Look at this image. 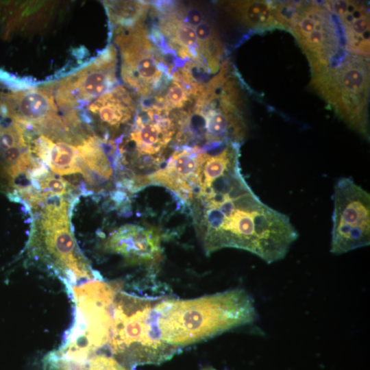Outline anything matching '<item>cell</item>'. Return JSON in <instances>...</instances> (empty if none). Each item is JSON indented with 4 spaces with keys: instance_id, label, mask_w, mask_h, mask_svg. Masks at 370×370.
<instances>
[{
    "instance_id": "20",
    "label": "cell",
    "mask_w": 370,
    "mask_h": 370,
    "mask_svg": "<svg viewBox=\"0 0 370 370\" xmlns=\"http://www.w3.org/2000/svg\"><path fill=\"white\" fill-rule=\"evenodd\" d=\"M45 367L50 370H131L106 354L93 355L78 360L49 359Z\"/></svg>"
},
{
    "instance_id": "10",
    "label": "cell",
    "mask_w": 370,
    "mask_h": 370,
    "mask_svg": "<svg viewBox=\"0 0 370 370\" xmlns=\"http://www.w3.org/2000/svg\"><path fill=\"white\" fill-rule=\"evenodd\" d=\"M128 136L119 148L122 161L136 170L156 168L174 142L176 124L171 116L156 104L140 103Z\"/></svg>"
},
{
    "instance_id": "1",
    "label": "cell",
    "mask_w": 370,
    "mask_h": 370,
    "mask_svg": "<svg viewBox=\"0 0 370 370\" xmlns=\"http://www.w3.org/2000/svg\"><path fill=\"white\" fill-rule=\"evenodd\" d=\"M190 203L208 255L233 247L270 264L283 259L299 236L288 216L265 204L253 192L239 162L201 184Z\"/></svg>"
},
{
    "instance_id": "19",
    "label": "cell",
    "mask_w": 370,
    "mask_h": 370,
    "mask_svg": "<svg viewBox=\"0 0 370 370\" xmlns=\"http://www.w3.org/2000/svg\"><path fill=\"white\" fill-rule=\"evenodd\" d=\"M103 141L89 136L79 145L81 173L89 184L95 187L108 183L113 171Z\"/></svg>"
},
{
    "instance_id": "4",
    "label": "cell",
    "mask_w": 370,
    "mask_h": 370,
    "mask_svg": "<svg viewBox=\"0 0 370 370\" xmlns=\"http://www.w3.org/2000/svg\"><path fill=\"white\" fill-rule=\"evenodd\" d=\"M164 297L136 295L121 289L116 294L109 347L123 366L130 369L139 365L160 364L180 350L161 338L157 305Z\"/></svg>"
},
{
    "instance_id": "14",
    "label": "cell",
    "mask_w": 370,
    "mask_h": 370,
    "mask_svg": "<svg viewBox=\"0 0 370 370\" xmlns=\"http://www.w3.org/2000/svg\"><path fill=\"white\" fill-rule=\"evenodd\" d=\"M206 151L197 147H179L168 162L148 176L149 182L161 184L190 202L197 194Z\"/></svg>"
},
{
    "instance_id": "5",
    "label": "cell",
    "mask_w": 370,
    "mask_h": 370,
    "mask_svg": "<svg viewBox=\"0 0 370 370\" xmlns=\"http://www.w3.org/2000/svg\"><path fill=\"white\" fill-rule=\"evenodd\" d=\"M34 207L42 212L28 243L29 256L62 280L69 291L79 282L101 279L77 247L70 229L67 203L49 196Z\"/></svg>"
},
{
    "instance_id": "11",
    "label": "cell",
    "mask_w": 370,
    "mask_h": 370,
    "mask_svg": "<svg viewBox=\"0 0 370 370\" xmlns=\"http://www.w3.org/2000/svg\"><path fill=\"white\" fill-rule=\"evenodd\" d=\"M330 252L335 255L370 243V195L351 177L334 185Z\"/></svg>"
},
{
    "instance_id": "15",
    "label": "cell",
    "mask_w": 370,
    "mask_h": 370,
    "mask_svg": "<svg viewBox=\"0 0 370 370\" xmlns=\"http://www.w3.org/2000/svg\"><path fill=\"white\" fill-rule=\"evenodd\" d=\"M106 248L122 256L130 264L157 262L162 257L161 237L152 227L125 225L112 232Z\"/></svg>"
},
{
    "instance_id": "7",
    "label": "cell",
    "mask_w": 370,
    "mask_h": 370,
    "mask_svg": "<svg viewBox=\"0 0 370 370\" xmlns=\"http://www.w3.org/2000/svg\"><path fill=\"white\" fill-rule=\"evenodd\" d=\"M145 17L121 23L113 29L121 57V75L126 87L143 100L159 93L173 69L153 42Z\"/></svg>"
},
{
    "instance_id": "8",
    "label": "cell",
    "mask_w": 370,
    "mask_h": 370,
    "mask_svg": "<svg viewBox=\"0 0 370 370\" xmlns=\"http://www.w3.org/2000/svg\"><path fill=\"white\" fill-rule=\"evenodd\" d=\"M122 288L120 281L106 282L101 279L73 286L69 293L74 300L75 321L60 348L92 356L109 342L113 301Z\"/></svg>"
},
{
    "instance_id": "2",
    "label": "cell",
    "mask_w": 370,
    "mask_h": 370,
    "mask_svg": "<svg viewBox=\"0 0 370 370\" xmlns=\"http://www.w3.org/2000/svg\"><path fill=\"white\" fill-rule=\"evenodd\" d=\"M175 121L174 142L180 147L210 151L229 144H241L247 131L243 99L228 60L203 84L190 108Z\"/></svg>"
},
{
    "instance_id": "18",
    "label": "cell",
    "mask_w": 370,
    "mask_h": 370,
    "mask_svg": "<svg viewBox=\"0 0 370 370\" xmlns=\"http://www.w3.org/2000/svg\"><path fill=\"white\" fill-rule=\"evenodd\" d=\"M236 21L254 30L282 28L278 2L268 1H224L218 3Z\"/></svg>"
},
{
    "instance_id": "6",
    "label": "cell",
    "mask_w": 370,
    "mask_h": 370,
    "mask_svg": "<svg viewBox=\"0 0 370 370\" xmlns=\"http://www.w3.org/2000/svg\"><path fill=\"white\" fill-rule=\"evenodd\" d=\"M311 86L349 128L369 138V56L345 49L330 64L312 70Z\"/></svg>"
},
{
    "instance_id": "16",
    "label": "cell",
    "mask_w": 370,
    "mask_h": 370,
    "mask_svg": "<svg viewBox=\"0 0 370 370\" xmlns=\"http://www.w3.org/2000/svg\"><path fill=\"white\" fill-rule=\"evenodd\" d=\"M322 5L334 16L347 51L369 56L370 18L367 3L357 1H324Z\"/></svg>"
},
{
    "instance_id": "9",
    "label": "cell",
    "mask_w": 370,
    "mask_h": 370,
    "mask_svg": "<svg viewBox=\"0 0 370 370\" xmlns=\"http://www.w3.org/2000/svg\"><path fill=\"white\" fill-rule=\"evenodd\" d=\"M278 5L283 29L294 35L311 70L330 64L345 50L338 24L322 3L278 1Z\"/></svg>"
},
{
    "instance_id": "17",
    "label": "cell",
    "mask_w": 370,
    "mask_h": 370,
    "mask_svg": "<svg viewBox=\"0 0 370 370\" xmlns=\"http://www.w3.org/2000/svg\"><path fill=\"white\" fill-rule=\"evenodd\" d=\"M136 95L118 85L94 100L88 108L90 117L108 132L114 134L134 120L138 107Z\"/></svg>"
},
{
    "instance_id": "12",
    "label": "cell",
    "mask_w": 370,
    "mask_h": 370,
    "mask_svg": "<svg viewBox=\"0 0 370 370\" xmlns=\"http://www.w3.org/2000/svg\"><path fill=\"white\" fill-rule=\"evenodd\" d=\"M117 50L110 45L84 67L53 82L58 105L66 110H75L111 90L117 82Z\"/></svg>"
},
{
    "instance_id": "13",
    "label": "cell",
    "mask_w": 370,
    "mask_h": 370,
    "mask_svg": "<svg viewBox=\"0 0 370 370\" xmlns=\"http://www.w3.org/2000/svg\"><path fill=\"white\" fill-rule=\"evenodd\" d=\"M157 18L151 38L162 53H169L184 63L183 66L206 72L195 27L180 15L173 1L151 4Z\"/></svg>"
},
{
    "instance_id": "3",
    "label": "cell",
    "mask_w": 370,
    "mask_h": 370,
    "mask_svg": "<svg viewBox=\"0 0 370 370\" xmlns=\"http://www.w3.org/2000/svg\"><path fill=\"white\" fill-rule=\"evenodd\" d=\"M157 310L162 340L179 349L250 324L258 317L252 297L243 288L192 299L164 296Z\"/></svg>"
}]
</instances>
